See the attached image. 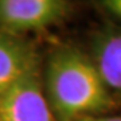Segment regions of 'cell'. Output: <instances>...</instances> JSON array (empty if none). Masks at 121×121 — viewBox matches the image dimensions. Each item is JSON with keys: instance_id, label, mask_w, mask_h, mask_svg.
Here are the masks:
<instances>
[{"instance_id": "cell-2", "label": "cell", "mask_w": 121, "mask_h": 121, "mask_svg": "<svg viewBox=\"0 0 121 121\" xmlns=\"http://www.w3.org/2000/svg\"><path fill=\"white\" fill-rule=\"evenodd\" d=\"M70 4L63 0H0V31L19 34L59 22Z\"/></svg>"}, {"instance_id": "cell-5", "label": "cell", "mask_w": 121, "mask_h": 121, "mask_svg": "<svg viewBox=\"0 0 121 121\" xmlns=\"http://www.w3.org/2000/svg\"><path fill=\"white\" fill-rule=\"evenodd\" d=\"M94 65L110 90L121 91V31L104 34L94 48Z\"/></svg>"}, {"instance_id": "cell-1", "label": "cell", "mask_w": 121, "mask_h": 121, "mask_svg": "<svg viewBox=\"0 0 121 121\" xmlns=\"http://www.w3.org/2000/svg\"><path fill=\"white\" fill-rule=\"evenodd\" d=\"M46 89L48 104L62 121H74L113 106L94 62L73 48H60L50 56Z\"/></svg>"}, {"instance_id": "cell-6", "label": "cell", "mask_w": 121, "mask_h": 121, "mask_svg": "<svg viewBox=\"0 0 121 121\" xmlns=\"http://www.w3.org/2000/svg\"><path fill=\"white\" fill-rule=\"evenodd\" d=\"M101 5L106 11H109L113 16L121 20V0H104L101 1Z\"/></svg>"}, {"instance_id": "cell-7", "label": "cell", "mask_w": 121, "mask_h": 121, "mask_svg": "<svg viewBox=\"0 0 121 121\" xmlns=\"http://www.w3.org/2000/svg\"><path fill=\"white\" fill-rule=\"evenodd\" d=\"M74 121H121V117H99V116H85Z\"/></svg>"}, {"instance_id": "cell-3", "label": "cell", "mask_w": 121, "mask_h": 121, "mask_svg": "<svg viewBox=\"0 0 121 121\" xmlns=\"http://www.w3.org/2000/svg\"><path fill=\"white\" fill-rule=\"evenodd\" d=\"M0 121H55L36 71L22 78L0 97Z\"/></svg>"}, {"instance_id": "cell-4", "label": "cell", "mask_w": 121, "mask_h": 121, "mask_svg": "<svg viewBox=\"0 0 121 121\" xmlns=\"http://www.w3.org/2000/svg\"><path fill=\"white\" fill-rule=\"evenodd\" d=\"M34 71L35 59L30 47L13 35L0 31V97Z\"/></svg>"}]
</instances>
